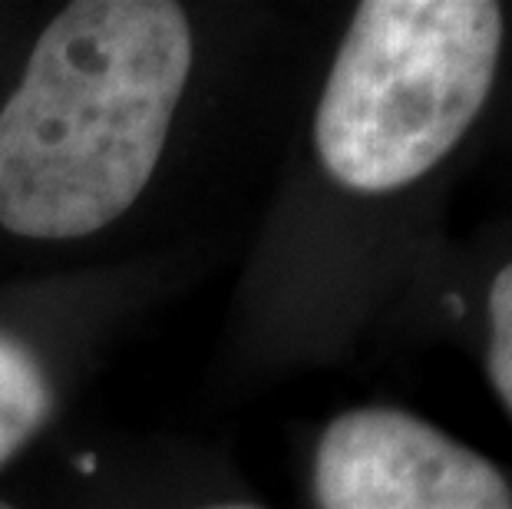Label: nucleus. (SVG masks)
Here are the masks:
<instances>
[{
  "instance_id": "1",
  "label": "nucleus",
  "mask_w": 512,
  "mask_h": 509,
  "mask_svg": "<svg viewBox=\"0 0 512 509\" xmlns=\"http://www.w3.org/2000/svg\"><path fill=\"white\" fill-rule=\"evenodd\" d=\"M189 70L179 4L63 7L0 106V225L37 242L113 225L159 166Z\"/></svg>"
},
{
  "instance_id": "2",
  "label": "nucleus",
  "mask_w": 512,
  "mask_h": 509,
  "mask_svg": "<svg viewBox=\"0 0 512 509\" xmlns=\"http://www.w3.org/2000/svg\"><path fill=\"white\" fill-rule=\"evenodd\" d=\"M506 43V7L489 0L361 4L314 113L324 172L361 196L430 176L479 123Z\"/></svg>"
},
{
  "instance_id": "3",
  "label": "nucleus",
  "mask_w": 512,
  "mask_h": 509,
  "mask_svg": "<svg viewBox=\"0 0 512 509\" xmlns=\"http://www.w3.org/2000/svg\"><path fill=\"white\" fill-rule=\"evenodd\" d=\"M318 509H512V483L483 453L397 407H357L314 450Z\"/></svg>"
},
{
  "instance_id": "4",
  "label": "nucleus",
  "mask_w": 512,
  "mask_h": 509,
  "mask_svg": "<svg viewBox=\"0 0 512 509\" xmlns=\"http://www.w3.org/2000/svg\"><path fill=\"white\" fill-rule=\"evenodd\" d=\"M53 410L50 377L24 341L0 331V463H7Z\"/></svg>"
},
{
  "instance_id": "5",
  "label": "nucleus",
  "mask_w": 512,
  "mask_h": 509,
  "mask_svg": "<svg viewBox=\"0 0 512 509\" xmlns=\"http://www.w3.org/2000/svg\"><path fill=\"white\" fill-rule=\"evenodd\" d=\"M486 377L499 404L512 417V258L486 291Z\"/></svg>"
},
{
  "instance_id": "6",
  "label": "nucleus",
  "mask_w": 512,
  "mask_h": 509,
  "mask_svg": "<svg viewBox=\"0 0 512 509\" xmlns=\"http://www.w3.org/2000/svg\"><path fill=\"white\" fill-rule=\"evenodd\" d=\"M212 509H258V506H212Z\"/></svg>"
},
{
  "instance_id": "7",
  "label": "nucleus",
  "mask_w": 512,
  "mask_h": 509,
  "mask_svg": "<svg viewBox=\"0 0 512 509\" xmlns=\"http://www.w3.org/2000/svg\"><path fill=\"white\" fill-rule=\"evenodd\" d=\"M0 509H14V506H7V503H4V500H0Z\"/></svg>"
}]
</instances>
